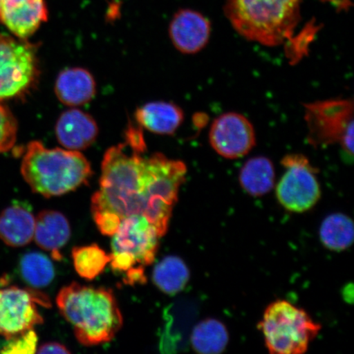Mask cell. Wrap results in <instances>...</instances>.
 I'll return each instance as SVG.
<instances>
[{
    "instance_id": "5bb4252c",
    "label": "cell",
    "mask_w": 354,
    "mask_h": 354,
    "mask_svg": "<svg viewBox=\"0 0 354 354\" xmlns=\"http://www.w3.org/2000/svg\"><path fill=\"white\" fill-rule=\"evenodd\" d=\"M47 19L48 10L44 0H24L0 8V20L21 39L32 35Z\"/></svg>"
},
{
    "instance_id": "52a82bcc",
    "label": "cell",
    "mask_w": 354,
    "mask_h": 354,
    "mask_svg": "<svg viewBox=\"0 0 354 354\" xmlns=\"http://www.w3.org/2000/svg\"><path fill=\"white\" fill-rule=\"evenodd\" d=\"M308 141L314 148L338 145L352 158L353 155V102L335 99L304 105Z\"/></svg>"
},
{
    "instance_id": "277c9868",
    "label": "cell",
    "mask_w": 354,
    "mask_h": 354,
    "mask_svg": "<svg viewBox=\"0 0 354 354\" xmlns=\"http://www.w3.org/2000/svg\"><path fill=\"white\" fill-rule=\"evenodd\" d=\"M21 172L32 192L46 198L73 192L92 176L91 163L81 152L48 149L39 141L26 147Z\"/></svg>"
},
{
    "instance_id": "e0dca14e",
    "label": "cell",
    "mask_w": 354,
    "mask_h": 354,
    "mask_svg": "<svg viewBox=\"0 0 354 354\" xmlns=\"http://www.w3.org/2000/svg\"><path fill=\"white\" fill-rule=\"evenodd\" d=\"M35 216L21 203L6 207L0 214V239L11 247H22L34 238Z\"/></svg>"
},
{
    "instance_id": "30bf717a",
    "label": "cell",
    "mask_w": 354,
    "mask_h": 354,
    "mask_svg": "<svg viewBox=\"0 0 354 354\" xmlns=\"http://www.w3.org/2000/svg\"><path fill=\"white\" fill-rule=\"evenodd\" d=\"M37 304L50 307V299L38 291L10 286L0 289V335L10 340L42 324Z\"/></svg>"
},
{
    "instance_id": "4fadbf2b",
    "label": "cell",
    "mask_w": 354,
    "mask_h": 354,
    "mask_svg": "<svg viewBox=\"0 0 354 354\" xmlns=\"http://www.w3.org/2000/svg\"><path fill=\"white\" fill-rule=\"evenodd\" d=\"M55 134L64 149L82 151L95 143L99 128L91 115L73 109L60 115L56 123Z\"/></svg>"
},
{
    "instance_id": "83f0119b",
    "label": "cell",
    "mask_w": 354,
    "mask_h": 354,
    "mask_svg": "<svg viewBox=\"0 0 354 354\" xmlns=\"http://www.w3.org/2000/svg\"><path fill=\"white\" fill-rule=\"evenodd\" d=\"M323 1L329 2L340 10H347L351 6V0H323Z\"/></svg>"
},
{
    "instance_id": "2e32d148",
    "label": "cell",
    "mask_w": 354,
    "mask_h": 354,
    "mask_svg": "<svg viewBox=\"0 0 354 354\" xmlns=\"http://www.w3.org/2000/svg\"><path fill=\"white\" fill-rule=\"evenodd\" d=\"M55 91L61 103L71 107H77L94 99L96 83L95 78L86 69L66 68L57 76Z\"/></svg>"
},
{
    "instance_id": "6da1fadb",
    "label": "cell",
    "mask_w": 354,
    "mask_h": 354,
    "mask_svg": "<svg viewBox=\"0 0 354 354\" xmlns=\"http://www.w3.org/2000/svg\"><path fill=\"white\" fill-rule=\"evenodd\" d=\"M126 142L131 153L124 142L104 154L100 189L91 198L93 218L102 234L112 236L124 218L143 216L162 238L187 178V165L162 153L145 156L144 136L136 127L127 131Z\"/></svg>"
},
{
    "instance_id": "5b68a950",
    "label": "cell",
    "mask_w": 354,
    "mask_h": 354,
    "mask_svg": "<svg viewBox=\"0 0 354 354\" xmlns=\"http://www.w3.org/2000/svg\"><path fill=\"white\" fill-rule=\"evenodd\" d=\"M111 237V267L125 275L127 284L145 283V268L153 263L161 238L156 228L143 216H130Z\"/></svg>"
},
{
    "instance_id": "ffe728a7",
    "label": "cell",
    "mask_w": 354,
    "mask_h": 354,
    "mask_svg": "<svg viewBox=\"0 0 354 354\" xmlns=\"http://www.w3.org/2000/svg\"><path fill=\"white\" fill-rule=\"evenodd\" d=\"M189 268L184 261L176 256L162 259L153 269V281L159 290L174 295L184 290L189 280Z\"/></svg>"
},
{
    "instance_id": "cb8c5ba5",
    "label": "cell",
    "mask_w": 354,
    "mask_h": 354,
    "mask_svg": "<svg viewBox=\"0 0 354 354\" xmlns=\"http://www.w3.org/2000/svg\"><path fill=\"white\" fill-rule=\"evenodd\" d=\"M20 273L22 279L34 288L50 285L55 276L51 260L39 252H29L21 257Z\"/></svg>"
},
{
    "instance_id": "f546056e",
    "label": "cell",
    "mask_w": 354,
    "mask_h": 354,
    "mask_svg": "<svg viewBox=\"0 0 354 354\" xmlns=\"http://www.w3.org/2000/svg\"><path fill=\"white\" fill-rule=\"evenodd\" d=\"M0 6H1V0H0Z\"/></svg>"
},
{
    "instance_id": "9a60e30c",
    "label": "cell",
    "mask_w": 354,
    "mask_h": 354,
    "mask_svg": "<svg viewBox=\"0 0 354 354\" xmlns=\"http://www.w3.org/2000/svg\"><path fill=\"white\" fill-rule=\"evenodd\" d=\"M70 236L68 221L61 212L44 210L35 218L33 239L39 248L50 252L54 259H63L61 250L68 242Z\"/></svg>"
},
{
    "instance_id": "ac0fdd59",
    "label": "cell",
    "mask_w": 354,
    "mask_h": 354,
    "mask_svg": "<svg viewBox=\"0 0 354 354\" xmlns=\"http://www.w3.org/2000/svg\"><path fill=\"white\" fill-rule=\"evenodd\" d=\"M136 118L145 129L158 135H174L184 121V113L171 102L155 101L137 109Z\"/></svg>"
},
{
    "instance_id": "7c38bea8",
    "label": "cell",
    "mask_w": 354,
    "mask_h": 354,
    "mask_svg": "<svg viewBox=\"0 0 354 354\" xmlns=\"http://www.w3.org/2000/svg\"><path fill=\"white\" fill-rule=\"evenodd\" d=\"M169 35L177 50L185 55L197 54L209 41L210 21L196 11L181 10L171 21Z\"/></svg>"
},
{
    "instance_id": "d6986e66",
    "label": "cell",
    "mask_w": 354,
    "mask_h": 354,
    "mask_svg": "<svg viewBox=\"0 0 354 354\" xmlns=\"http://www.w3.org/2000/svg\"><path fill=\"white\" fill-rule=\"evenodd\" d=\"M275 178L272 162L263 156L249 159L239 176L243 189L254 197L263 196L271 192L275 185Z\"/></svg>"
},
{
    "instance_id": "3957f363",
    "label": "cell",
    "mask_w": 354,
    "mask_h": 354,
    "mask_svg": "<svg viewBox=\"0 0 354 354\" xmlns=\"http://www.w3.org/2000/svg\"><path fill=\"white\" fill-rule=\"evenodd\" d=\"M225 13L236 32L268 47L299 43V0H227Z\"/></svg>"
},
{
    "instance_id": "f1b7e54d",
    "label": "cell",
    "mask_w": 354,
    "mask_h": 354,
    "mask_svg": "<svg viewBox=\"0 0 354 354\" xmlns=\"http://www.w3.org/2000/svg\"><path fill=\"white\" fill-rule=\"evenodd\" d=\"M21 1H24V0H1V6H0V8L3 6H12V4L19 3Z\"/></svg>"
},
{
    "instance_id": "8992f818",
    "label": "cell",
    "mask_w": 354,
    "mask_h": 354,
    "mask_svg": "<svg viewBox=\"0 0 354 354\" xmlns=\"http://www.w3.org/2000/svg\"><path fill=\"white\" fill-rule=\"evenodd\" d=\"M259 328L270 353L301 354L308 351L322 326L304 309L286 300H277L266 309Z\"/></svg>"
},
{
    "instance_id": "7402d4cb",
    "label": "cell",
    "mask_w": 354,
    "mask_h": 354,
    "mask_svg": "<svg viewBox=\"0 0 354 354\" xmlns=\"http://www.w3.org/2000/svg\"><path fill=\"white\" fill-rule=\"evenodd\" d=\"M319 234L321 241L327 249L333 251L347 250L353 242V221L343 214H331L322 221Z\"/></svg>"
},
{
    "instance_id": "44dd1931",
    "label": "cell",
    "mask_w": 354,
    "mask_h": 354,
    "mask_svg": "<svg viewBox=\"0 0 354 354\" xmlns=\"http://www.w3.org/2000/svg\"><path fill=\"white\" fill-rule=\"evenodd\" d=\"M190 342L194 351L202 354H219L229 342V334L223 323L207 319L194 327Z\"/></svg>"
},
{
    "instance_id": "7a4b0ae2",
    "label": "cell",
    "mask_w": 354,
    "mask_h": 354,
    "mask_svg": "<svg viewBox=\"0 0 354 354\" xmlns=\"http://www.w3.org/2000/svg\"><path fill=\"white\" fill-rule=\"evenodd\" d=\"M56 303L79 343L85 346L110 342L122 328L123 317L118 301L106 288L73 282L59 291Z\"/></svg>"
},
{
    "instance_id": "484cf974",
    "label": "cell",
    "mask_w": 354,
    "mask_h": 354,
    "mask_svg": "<svg viewBox=\"0 0 354 354\" xmlns=\"http://www.w3.org/2000/svg\"><path fill=\"white\" fill-rule=\"evenodd\" d=\"M8 342L0 353L10 354L37 353L38 339L37 335L33 329L17 335Z\"/></svg>"
},
{
    "instance_id": "d4e9b609",
    "label": "cell",
    "mask_w": 354,
    "mask_h": 354,
    "mask_svg": "<svg viewBox=\"0 0 354 354\" xmlns=\"http://www.w3.org/2000/svg\"><path fill=\"white\" fill-rule=\"evenodd\" d=\"M17 135V122L12 113L0 104V153L10 151L15 146Z\"/></svg>"
},
{
    "instance_id": "9c48e42d",
    "label": "cell",
    "mask_w": 354,
    "mask_h": 354,
    "mask_svg": "<svg viewBox=\"0 0 354 354\" xmlns=\"http://www.w3.org/2000/svg\"><path fill=\"white\" fill-rule=\"evenodd\" d=\"M37 74V59L32 44L0 33V100L25 92Z\"/></svg>"
},
{
    "instance_id": "ba28073f",
    "label": "cell",
    "mask_w": 354,
    "mask_h": 354,
    "mask_svg": "<svg viewBox=\"0 0 354 354\" xmlns=\"http://www.w3.org/2000/svg\"><path fill=\"white\" fill-rule=\"evenodd\" d=\"M286 168L277 185V197L286 209L304 212L311 209L321 198L318 171L303 154H288L282 158Z\"/></svg>"
},
{
    "instance_id": "8fae6325",
    "label": "cell",
    "mask_w": 354,
    "mask_h": 354,
    "mask_svg": "<svg viewBox=\"0 0 354 354\" xmlns=\"http://www.w3.org/2000/svg\"><path fill=\"white\" fill-rule=\"evenodd\" d=\"M209 138L212 149L227 159L245 156L256 145L253 124L243 115L234 112L221 114L212 122Z\"/></svg>"
},
{
    "instance_id": "603a6c76",
    "label": "cell",
    "mask_w": 354,
    "mask_h": 354,
    "mask_svg": "<svg viewBox=\"0 0 354 354\" xmlns=\"http://www.w3.org/2000/svg\"><path fill=\"white\" fill-rule=\"evenodd\" d=\"M75 270L78 275L92 281L99 277L110 263V254L97 245L75 247L73 250Z\"/></svg>"
},
{
    "instance_id": "4316f807",
    "label": "cell",
    "mask_w": 354,
    "mask_h": 354,
    "mask_svg": "<svg viewBox=\"0 0 354 354\" xmlns=\"http://www.w3.org/2000/svg\"><path fill=\"white\" fill-rule=\"evenodd\" d=\"M38 353H70L64 345L57 343H47L41 345L37 351Z\"/></svg>"
}]
</instances>
